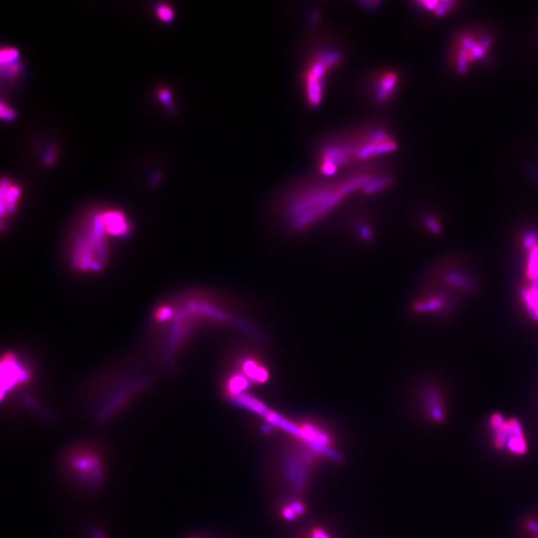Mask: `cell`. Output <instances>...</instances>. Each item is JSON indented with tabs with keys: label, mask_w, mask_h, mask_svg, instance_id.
<instances>
[{
	"label": "cell",
	"mask_w": 538,
	"mask_h": 538,
	"mask_svg": "<svg viewBox=\"0 0 538 538\" xmlns=\"http://www.w3.org/2000/svg\"><path fill=\"white\" fill-rule=\"evenodd\" d=\"M425 399L428 413L433 421L441 422L445 418V412L441 401L439 392L434 386H429L425 390Z\"/></svg>",
	"instance_id": "ba28073f"
},
{
	"label": "cell",
	"mask_w": 538,
	"mask_h": 538,
	"mask_svg": "<svg viewBox=\"0 0 538 538\" xmlns=\"http://www.w3.org/2000/svg\"><path fill=\"white\" fill-rule=\"evenodd\" d=\"M396 84H397V75L394 73L388 72V73H384L383 75H381L376 82V91H375L376 99L379 102H384L388 100L393 94Z\"/></svg>",
	"instance_id": "30bf717a"
},
{
	"label": "cell",
	"mask_w": 538,
	"mask_h": 538,
	"mask_svg": "<svg viewBox=\"0 0 538 538\" xmlns=\"http://www.w3.org/2000/svg\"><path fill=\"white\" fill-rule=\"evenodd\" d=\"M92 536L94 538H104L103 534H102L101 532H99V531H94L93 534H92Z\"/></svg>",
	"instance_id": "4316f807"
},
{
	"label": "cell",
	"mask_w": 538,
	"mask_h": 538,
	"mask_svg": "<svg viewBox=\"0 0 538 538\" xmlns=\"http://www.w3.org/2000/svg\"><path fill=\"white\" fill-rule=\"evenodd\" d=\"M1 68H2L3 74H5L7 77H13L20 70V65L18 62H15L9 65L1 66Z\"/></svg>",
	"instance_id": "ffe728a7"
},
{
	"label": "cell",
	"mask_w": 538,
	"mask_h": 538,
	"mask_svg": "<svg viewBox=\"0 0 538 538\" xmlns=\"http://www.w3.org/2000/svg\"><path fill=\"white\" fill-rule=\"evenodd\" d=\"M390 182H391L390 178L378 176L377 178H375L372 181H370L362 189V191L365 194H373V193H375L377 191H380V190H383L384 188H386L390 184Z\"/></svg>",
	"instance_id": "5bb4252c"
},
{
	"label": "cell",
	"mask_w": 538,
	"mask_h": 538,
	"mask_svg": "<svg viewBox=\"0 0 538 538\" xmlns=\"http://www.w3.org/2000/svg\"><path fill=\"white\" fill-rule=\"evenodd\" d=\"M426 225L429 227V229H430L431 232L436 233V234L439 233V231H441V227H439L438 223H437L435 220H433V219H431V218H428L427 221H426Z\"/></svg>",
	"instance_id": "7402d4cb"
},
{
	"label": "cell",
	"mask_w": 538,
	"mask_h": 538,
	"mask_svg": "<svg viewBox=\"0 0 538 538\" xmlns=\"http://www.w3.org/2000/svg\"><path fill=\"white\" fill-rule=\"evenodd\" d=\"M0 116L3 120H6V121H11L15 118L16 114H15V111L12 109V108L8 107L5 105V103H1L0 105Z\"/></svg>",
	"instance_id": "d6986e66"
},
{
	"label": "cell",
	"mask_w": 538,
	"mask_h": 538,
	"mask_svg": "<svg viewBox=\"0 0 538 538\" xmlns=\"http://www.w3.org/2000/svg\"><path fill=\"white\" fill-rule=\"evenodd\" d=\"M55 159V153H54V150H50L47 152L45 158H44V162L47 164V165H51L53 163Z\"/></svg>",
	"instance_id": "d4e9b609"
},
{
	"label": "cell",
	"mask_w": 538,
	"mask_h": 538,
	"mask_svg": "<svg viewBox=\"0 0 538 538\" xmlns=\"http://www.w3.org/2000/svg\"><path fill=\"white\" fill-rule=\"evenodd\" d=\"M105 231L112 235H121L128 230L125 215L119 212H107L102 215Z\"/></svg>",
	"instance_id": "9c48e42d"
},
{
	"label": "cell",
	"mask_w": 538,
	"mask_h": 538,
	"mask_svg": "<svg viewBox=\"0 0 538 538\" xmlns=\"http://www.w3.org/2000/svg\"><path fill=\"white\" fill-rule=\"evenodd\" d=\"M283 515H284V517H285L286 519H289V520H292V519L296 518V516H297V514L295 513V511H294L290 506L285 507V508L283 509Z\"/></svg>",
	"instance_id": "cb8c5ba5"
},
{
	"label": "cell",
	"mask_w": 538,
	"mask_h": 538,
	"mask_svg": "<svg viewBox=\"0 0 538 538\" xmlns=\"http://www.w3.org/2000/svg\"><path fill=\"white\" fill-rule=\"evenodd\" d=\"M491 426L496 431L495 444L498 448L506 447L510 453L515 455H522L526 452V442L518 421H504L502 416L497 414L492 417Z\"/></svg>",
	"instance_id": "277c9868"
},
{
	"label": "cell",
	"mask_w": 538,
	"mask_h": 538,
	"mask_svg": "<svg viewBox=\"0 0 538 538\" xmlns=\"http://www.w3.org/2000/svg\"><path fill=\"white\" fill-rule=\"evenodd\" d=\"M312 538L330 537H329V535H328L325 531H323L322 529H320V528H316V529H314V531H313V533H312Z\"/></svg>",
	"instance_id": "484cf974"
},
{
	"label": "cell",
	"mask_w": 538,
	"mask_h": 538,
	"mask_svg": "<svg viewBox=\"0 0 538 538\" xmlns=\"http://www.w3.org/2000/svg\"><path fill=\"white\" fill-rule=\"evenodd\" d=\"M341 54L335 50H323L315 54L304 74V88L308 104L318 107L322 102L325 79L341 61Z\"/></svg>",
	"instance_id": "7a4b0ae2"
},
{
	"label": "cell",
	"mask_w": 538,
	"mask_h": 538,
	"mask_svg": "<svg viewBox=\"0 0 538 538\" xmlns=\"http://www.w3.org/2000/svg\"><path fill=\"white\" fill-rule=\"evenodd\" d=\"M67 465L81 484L95 488L104 477L103 465L99 457L87 449H78L67 456Z\"/></svg>",
	"instance_id": "3957f363"
},
{
	"label": "cell",
	"mask_w": 538,
	"mask_h": 538,
	"mask_svg": "<svg viewBox=\"0 0 538 538\" xmlns=\"http://www.w3.org/2000/svg\"><path fill=\"white\" fill-rule=\"evenodd\" d=\"M159 98L165 105H171L172 95L168 89H161L159 91Z\"/></svg>",
	"instance_id": "44dd1931"
},
{
	"label": "cell",
	"mask_w": 538,
	"mask_h": 538,
	"mask_svg": "<svg viewBox=\"0 0 538 538\" xmlns=\"http://www.w3.org/2000/svg\"><path fill=\"white\" fill-rule=\"evenodd\" d=\"M21 193V189L18 185L13 184L8 179H3L1 181V214L12 213L16 207Z\"/></svg>",
	"instance_id": "52a82bcc"
},
{
	"label": "cell",
	"mask_w": 538,
	"mask_h": 538,
	"mask_svg": "<svg viewBox=\"0 0 538 538\" xmlns=\"http://www.w3.org/2000/svg\"><path fill=\"white\" fill-rule=\"evenodd\" d=\"M367 177L360 171L352 172L334 181L306 184L291 193L284 204V215L294 229L311 225L327 215L348 194L361 189Z\"/></svg>",
	"instance_id": "6da1fadb"
},
{
	"label": "cell",
	"mask_w": 538,
	"mask_h": 538,
	"mask_svg": "<svg viewBox=\"0 0 538 538\" xmlns=\"http://www.w3.org/2000/svg\"><path fill=\"white\" fill-rule=\"evenodd\" d=\"M311 460V454H299L290 461L288 466V476L295 487H302Z\"/></svg>",
	"instance_id": "8992f818"
},
{
	"label": "cell",
	"mask_w": 538,
	"mask_h": 538,
	"mask_svg": "<svg viewBox=\"0 0 538 538\" xmlns=\"http://www.w3.org/2000/svg\"><path fill=\"white\" fill-rule=\"evenodd\" d=\"M232 400L235 404H237L240 407H244L249 409L251 412H254L261 416H267L270 411L266 408L264 404L256 400L255 398L251 397L250 395L239 394L232 397Z\"/></svg>",
	"instance_id": "8fae6325"
},
{
	"label": "cell",
	"mask_w": 538,
	"mask_h": 538,
	"mask_svg": "<svg viewBox=\"0 0 538 538\" xmlns=\"http://www.w3.org/2000/svg\"><path fill=\"white\" fill-rule=\"evenodd\" d=\"M527 277L531 280L538 279V247L530 251L527 260Z\"/></svg>",
	"instance_id": "9a60e30c"
},
{
	"label": "cell",
	"mask_w": 538,
	"mask_h": 538,
	"mask_svg": "<svg viewBox=\"0 0 538 538\" xmlns=\"http://www.w3.org/2000/svg\"><path fill=\"white\" fill-rule=\"evenodd\" d=\"M290 507L295 511V513H296L297 515H301V514H303V512H304V510H305L304 505H303L301 502H292V503L290 504Z\"/></svg>",
	"instance_id": "603a6c76"
},
{
	"label": "cell",
	"mask_w": 538,
	"mask_h": 538,
	"mask_svg": "<svg viewBox=\"0 0 538 538\" xmlns=\"http://www.w3.org/2000/svg\"><path fill=\"white\" fill-rule=\"evenodd\" d=\"M446 301L445 295H438L435 297H431L426 301H422L418 303L415 306L416 311L418 312H430V311H437L439 310Z\"/></svg>",
	"instance_id": "4fadbf2b"
},
{
	"label": "cell",
	"mask_w": 538,
	"mask_h": 538,
	"mask_svg": "<svg viewBox=\"0 0 538 538\" xmlns=\"http://www.w3.org/2000/svg\"><path fill=\"white\" fill-rule=\"evenodd\" d=\"M156 13L159 19L164 22H170L174 18V15H175L172 7L166 3L159 4L156 9Z\"/></svg>",
	"instance_id": "e0dca14e"
},
{
	"label": "cell",
	"mask_w": 538,
	"mask_h": 538,
	"mask_svg": "<svg viewBox=\"0 0 538 538\" xmlns=\"http://www.w3.org/2000/svg\"><path fill=\"white\" fill-rule=\"evenodd\" d=\"M18 56H19V52L16 48H13V47L2 48L0 52L1 66H5V65H9V64L17 62Z\"/></svg>",
	"instance_id": "2e32d148"
},
{
	"label": "cell",
	"mask_w": 538,
	"mask_h": 538,
	"mask_svg": "<svg viewBox=\"0 0 538 538\" xmlns=\"http://www.w3.org/2000/svg\"><path fill=\"white\" fill-rule=\"evenodd\" d=\"M302 433L300 438L313 451L327 457L335 462H340L342 457L339 453L330 447V438L323 430H319L311 424L301 426Z\"/></svg>",
	"instance_id": "5b68a950"
},
{
	"label": "cell",
	"mask_w": 538,
	"mask_h": 538,
	"mask_svg": "<svg viewBox=\"0 0 538 538\" xmlns=\"http://www.w3.org/2000/svg\"><path fill=\"white\" fill-rule=\"evenodd\" d=\"M445 280L453 286L464 288L466 290H471L475 287V282L463 272L458 271H450L447 272L445 275Z\"/></svg>",
	"instance_id": "7c38bea8"
},
{
	"label": "cell",
	"mask_w": 538,
	"mask_h": 538,
	"mask_svg": "<svg viewBox=\"0 0 538 538\" xmlns=\"http://www.w3.org/2000/svg\"><path fill=\"white\" fill-rule=\"evenodd\" d=\"M538 241V232L536 231H528L525 233V235L522 238V246L524 249L527 250H533L536 248V243Z\"/></svg>",
	"instance_id": "ac0fdd59"
}]
</instances>
